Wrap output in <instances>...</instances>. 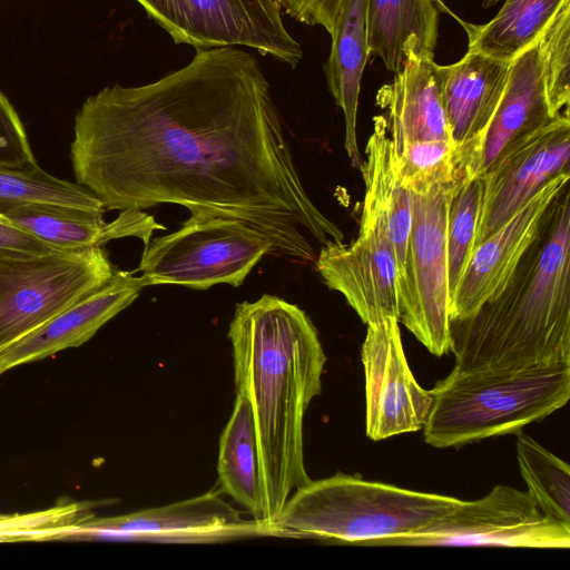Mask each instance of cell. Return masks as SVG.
I'll return each instance as SVG.
<instances>
[{"instance_id": "obj_1", "label": "cell", "mask_w": 570, "mask_h": 570, "mask_svg": "<svg viewBox=\"0 0 570 570\" xmlns=\"http://www.w3.org/2000/svg\"><path fill=\"white\" fill-rule=\"evenodd\" d=\"M76 183L106 210L170 203L191 219H239L273 255L315 262L344 242L305 190L269 83L252 53L196 50L183 68L142 86L115 83L78 110L70 145Z\"/></svg>"}, {"instance_id": "obj_2", "label": "cell", "mask_w": 570, "mask_h": 570, "mask_svg": "<svg viewBox=\"0 0 570 570\" xmlns=\"http://www.w3.org/2000/svg\"><path fill=\"white\" fill-rule=\"evenodd\" d=\"M236 394L248 403L262 474L261 524L279 534L278 515L308 483L304 416L321 393L326 356L316 327L297 305L264 294L237 305L229 325Z\"/></svg>"}, {"instance_id": "obj_3", "label": "cell", "mask_w": 570, "mask_h": 570, "mask_svg": "<svg viewBox=\"0 0 570 570\" xmlns=\"http://www.w3.org/2000/svg\"><path fill=\"white\" fill-rule=\"evenodd\" d=\"M450 352L463 371L570 363L569 185L502 292L471 316L451 321Z\"/></svg>"}, {"instance_id": "obj_4", "label": "cell", "mask_w": 570, "mask_h": 570, "mask_svg": "<svg viewBox=\"0 0 570 570\" xmlns=\"http://www.w3.org/2000/svg\"><path fill=\"white\" fill-rule=\"evenodd\" d=\"M423 426L424 440L439 449L517 434L563 407L570 397V363L523 370L456 367L438 381Z\"/></svg>"}, {"instance_id": "obj_5", "label": "cell", "mask_w": 570, "mask_h": 570, "mask_svg": "<svg viewBox=\"0 0 570 570\" xmlns=\"http://www.w3.org/2000/svg\"><path fill=\"white\" fill-rule=\"evenodd\" d=\"M461 501L336 473L311 480L294 491L276 527L281 533L364 546L376 539L419 532Z\"/></svg>"}, {"instance_id": "obj_6", "label": "cell", "mask_w": 570, "mask_h": 570, "mask_svg": "<svg viewBox=\"0 0 570 570\" xmlns=\"http://www.w3.org/2000/svg\"><path fill=\"white\" fill-rule=\"evenodd\" d=\"M266 254L273 255L272 242L239 219L188 218L178 230L145 246L138 271L146 286L237 287Z\"/></svg>"}, {"instance_id": "obj_7", "label": "cell", "mask_w": 570, "mask_h": 570, "mask_svg": "<svg viewBox=\"0 0 570 570\" xmlns=\"http://www.w3.org/2000/svg\"><path fill=\"white\" fill-rule=\"evenodd\" d=\"M114 272L102 247L0 258V348L104 286Z\"/></svg>"}, {"instance_id": "obj_8", "label": "cell", "mask_w": 570, "mask_h": 570, "mask_svg": "<svg viewBox=\"0 0 570 570\" xmlns=\"http://www.w3.org/2000/svg\"><path fill=\"white\" fill-rule=\"evenodd\" d=\"M364 547L568 549L570 527L546 515L527 491L500 484L481 499L462 500L419 532L376 539Z\"/></svg>"}, {"instance_id": "obj_9", "label": "cell", "mask_w": 570, "mask_h": 570, "mask_svg": "<svg viewBox=\"0 0 570 570\" xmlns=\"http://www.w3.org/2000/svg\"><path fill=\"white\" fill-rule=\"evenodd\" d=\"M454 183L455 178L412 193V225L400 294L399 323L436 356L450 352L446 219Z\"/></svg>"}, {"instance_id": "obj_10", "label": "cell", "mask_w": 570, "mask_h": 570, "mask_svg": "<svg viewBox=\"0 0 570 570\" xmlns=\"http://www.w3.org/2000/svg\"><path fill=\"white\" fill-rule=\"evenodd\" d=\"M171 37L196 50L248 47L296 68L303 50L275 0H136Z\"/></svg>"}, {"instance_id": "obj_11", "label": "cell", "mask_w": 570, "mask_h": 570, "mask_svg": "<svg viewBox=\"0 0 570 570\" xmlns=\"http://www.w3.org/2000/svg\"><path fill=\"white\" fill-rule=\"evenodd\" d=\"M366 326L361 352L365 376L366 435L380 441L423 429L433 396L412 374L397 318L386 317Z\"/></svg>"}, {"instance_id": "obj_12", "label": "cell", "mask_w": 570, "mask_h": 570, "mask_svg": "<svg viewBox=\"0 0 570 570\" xmlns=\"http://www.w3.org/2000/svg\"><path fill=\"white\" fill-rule=\"evenodd\" d=\"M569 112L554 118L501 156L482 178L474 247L559 173L569 170Z\"/></svg>"}, {"instance_id": "obj_13", "label": "cell", "mask_w": 570, "mask_h": 570, "mask_svg": "<svg viewBox=\"0 0 570 570\" xmlns=\"http://www.w3.org/2000/svg\"><path fill=\"white\" fill-rule=\"evenodd\" d=\"M570 171L550 178L505 223L474 247L450 302L451 321L471 316L502 292L538 235L547 210L569 185Z\"/></svg>"}, {"instance_id": "obj_14", "label": "cell", "mask_w": 570, "mask_h": 570, "mask_svg": "<svg viewBox=\"0 0 570 570\" xmlns=\"http://www.w3.org/2000/svg\"><path fill=\"white\" fill-rule=\"evenodd\" d=\"M326 286L341 293L364 324L400 316V276L386 233L360 229L353 242L327 243L315 259Z\"/></svg>"}, {"instance_id": "obj_15", "label": "cell", "mask_w": 570, "mask_h": 570, "mask_svg": "<svg viewBox=\"0 0 570 570\" xmlns=\"http://www.w3.org/2000/svg\"><path fill=\"white\" fill-rule=\"evenodd\" d=\"M557 117L548 104L535 41L510 62L497 109L482 135L456 163L455 174L482 177L513 146Z\"/></svg>"}, {"instance_id": "obj_16", "label": "cell", "mask_w": 570, "mask_h": 570, "mask_svg": "<svg viewBox=\"0 0 570 570\" xmlns=\"http://www.w3.org/2000/svg\"><path fill=\"white\" fill-rule=\"evenodd\" d=\"M237 534H273L257 521H244L240 512L218 492L208 491L164 507L117 517H90L81 524V537L127 535L214 540Z\"/></svg>"}, {"instance_id": "obj_17", "label": "cell", "mask_w": 570, "mask_h": 570, "mask_svg": "<svg viewBox=\"0 0 570 570\" xmlns=\"http://www.w3.org/2000/svg\"><path fill=\"white\" fill-rule=\"evenodd\" d=\"M146 287L134 272L116 271L100 288L0 348V375L24 363L89 341L99 328L128 307Z\"/></svg>"}, {"instance_id": "obj_18", "label": "cell", "mask_w": 570, "mask_h": 570, "mask_svg": "<svg viewBox=\"0 0 570 570\" xmlns=\"http://www.w3.org/2000/svg\"><path fill=\"white\" fill-rule=\"evenodd\" d=\"M365 155L366 160L361 168L365 195L360 229L379 226L386 233L397 263L401 293L412 225L413 195L397 173L395 149L383 115L373 118V131Z\"/></svg>"}, {"instance_id": "obj_19", "label": "cell", "mask_w": 570, "mask_h": 570, "mask_svg": "<svg viewBox=\"0 0 570 570\" xmlns=\"http://www.w3.org/2000/svg\"><path fill=\"white\" fill-rule=\"evenodd\" d=\"M510 62L468 50L464 57L443 66L442 99L451 138L454 164L482 135L503 95Z\"/></svg>"}, {"instance_id": "obj_20", "label": "cell", "mask_w": 570, "mask_h": 570, "mask_svg": "<svg viewBox=\"0 0 570 570\" xmlns=\"http://www.w3.org/2000/svg\"><path fill=\"white\" fill-rule=\"evenodd\" d=\"M443 66L434 59L414 58L382 86L376 105L385 111L395 153L413 140H451L442 99Z\"/></svg>"}, {"instance_id": "obj_21", "label": "cell", "mask_w": 570, "mask_h": 570, "mask_svg": "<svg viewBox=\"0 0 570 570\" xmlns=\"http://www.w3.org/2000/svg\"><path fill=\"white\" fill-rule=\"evenodd\" d=\"M439 0H366L370 56L397 73L410 59H434Z\"/></svg>"}, {"instance_id": "obj_22", "label": "cell", "mask_w": 570, "mask_h": 570, "mask_svg": "<svg viewBox=\"0 0 570 570\" xmlns=\"http://www.w3.org/2000/svg\"><path fill=\"white\" fill-rule=\"evenodd\" d=\"M324 63L328 90L345 118L344 147L354 167L363 160L357 145L356 116L361 80L370 57L366 33V0H343Z\"/></svg>"}, {"instance_id": "obj_23", "label": "cell", "mask_w": 570, "mask_h": 570, "mask_svg": "<svg viewBox=\"0 0 570 570\" xmlns=\"http://www.w3.org/2000/svg\"><path fill=\"white\" fill-rule=\"evenodd\" d=\"M217 472L222 490L261 523L263 489L256 433L249 405L238 394L220 435Z\"/></svg>"}, {"instance_id": "obj_24", "label": "cell", "mask_w": 570, "mask_h": 570, "mask_svg": "<svg viewBox=\"0 0 570 570\" xmlns=\"http://www.w3.org/2000/svg\"><path fill=\"white\" fill-rule=\"evenodd\" d=\"M105 210L49 203H23L2 216L12 225L59 250L102 247L106 243Z\"/></svg>"}, {"instance_id": "obj_25", "label": "cell", "mask_w": 570, "mask_h": 570, "mask_svg": "<svg viewBox=\"0 0 570 570\" xmlns=\"http://www.w3.org/2000/svg\"><path fill=\"white\" fill-rule=\"evenodd\" d=\"M564 0H505L488 23H463L468 50L511 62L531 47Z\"/></svg>"}, {"instance_id": "obj_26", "label": "cell", "mask_w": 570, "mask_h": 570, "mask_svg": "<svg viewBox=\"0 0 570 570\" xmlns=\"http://www.w3.org/2000/svg\"><path fill=\"white\" fill-rule=\"evenodd\" d=\"M517 460L527 493L549 518L570 527V468L524 433H517Z\"/></svg>"}, {"instance_id": "obj_27", "label": "cell", "mask_w": 570, "mask_h": 570, "mask_svg": "<svg viewBox=\"0 0 570 570\" xmlns=\"http://www.w3.org/2000/svg\"><path fill=\"white\" fill-rule=\"evenodd\" d=\"M23 203H49L106 212L100 199L87 188L48 174L38 164L27 169L0 168V215Z\"/></svg>"}, {"instance_id": "obj_28", "label": "cell", "mask_w": 570, "mask_h": 570, "mask_svg": "<svg viewBox=\"0 0 570 570\" xmlns=\"http://www.w3.org/2000/svg\"><path fill=\"white\" fill-rule=\"evenodd\" d=\"M482 178L456 175L446 219L448 291L451 302L474 249ZM450 306V305H449Z\"/></svg>"}, {"instance_id": "obj_29", "label": "cell", "mask_w": 570, "mask_h": 570, "mask_svg": "<svg viewBox=\"0 0 570 570\" xmlns=\"http://www.w3.org/2000/svg\"><path fill=\"white\" fill-rule=\"evenodd\" d=\"M537 49L550 110L569 112L570 0H564L537 39Z\"/></svg>"}, {"instance_id": "obj_30", "label": "cell", "mask_w": 570, "mask_h": 570, "mask_svg": "<svg viewBox=\"0 0 570 570\" xmlns=\"http://www.w3.org/2000/svg\"><path fill=\"white\" fill-rule=\"evenodd\" d=\"M92 515L89 502H67L29 513H0V542L80 538L81 524Z\"/></svg>"}, {"instance_id": "obj_31", "label": "cell", "mask_w": 570, "mask_h": 570, "mask_svg": "<svg viewBox=\"0 0 570 570\" xmlns=\"http://www.w3.org/2000/svg\"><path fill=\"white\" fill-rule=\"evenodd\" d=\"M454 151L451 140L409 141L395 153L397 173L412 193L424 191L455 178Z\"/></svg>"}, {"instance_id": "obj_32", "label": "cell", "mask_w": 570, "mask_h": 570, "mask_svg": "<svg viewBox=\"0 0 570 570\" xmlns=\"http://www.w3.org/2000/svg\"><path fill=\"white\" fill-rule=\"evenodd\" d=\"M36 165L20 117L0 90V168L27 169Z\"/></svg>"}, {"instance_id": "obj_33", "label": "cell", "mask_w": 570, "mask_h": 570, "mask_svg": "<svg viewBox=\"0 0 570 570\" xmlns=\"http://www.w3.org/2000/svg\"><path fill=\"white\" fill-rule=\"evenodd\" d=\"M281 9L297 21L321 26L330 36L335 30L343 0H275Z\"/></svg>"}, {"instance_id": "obj_34", "label": "cell", "mask_w": 570, "mask_h": 570, "mask_svg": "<svg viewBox=\"0 0 570 570\" xmlns=\"http://www.w3.org/2000/svg\"><path fill=\"white\" fill-rule=\"evenodd\" d=\"M58 250L16 227L0 215V258H23Z\"/></svg>"}, {"instance_id": "obj_35", "label": "cell", "mask_w": 570, "mask_h": 570, "mask_svg": "<svg viewBox=\"0 0 570 570\" xmlns=\"http://www.w3.org/2000/svg\"><path fill=\"white\" fill-rule=\"evenodd\" d=\"M500 0H483L482 7L484 9L495 6Z\"/></svg>"}]
</instances>
